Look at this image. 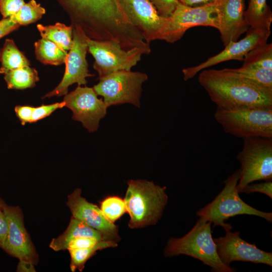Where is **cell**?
<instances>
[{
    "label": "cell",
    "mask_w": 272,
    "mask_h": 272,
    "mask_svg": "<svg viewBox=\"0 0 272 272\" xmlns=\"http://www.w3.org/2000/svg\"><path fill=\"white\" fill-rule=\"evenodd\" d=\"M5 80L8 89H25L32 88L39 80L35 69L25 66L11 71L5 74Z\"/></svg>",
    "instance_id": "cell-24"
},
{
    "label": "cell",
    "mask_w": 272,
    "mask_h": 272,
    "mask_svg": "<svg viewBox=\"0 0 272 272\" xmlns=\"http://www.w3.org/2000/svg\"><path fill=\"white\" fill-rule=\"evenodd\" d=\"M243 142L237 156L241 165L238 191L254 181L272 180V139L250 138Z\"/></svg>",
    "instance_id": "cell-7"
},
{
    "label": "cell",
    "mask_w": 272,
    "mask_h": 272,
    "mask_svg": "<svg viewBox=\"0 0 272 272\" xmlns=\"http://www.w3.org/2000/svg\"><path fill=\"white\" fill-rule=\"evenodd\" d=\"M240 169L236 170L224 181L223 190L214 199L199 209L196 215L206 221L214 223V227L220 226L225 231L232 229L225 221L240 215L256 216L271 223L272 213L258 210L244 202L237 190Z\"/></svg>",
    "instance_id": "cell-5"
},
{
    "label": "cell",
    "mask_w": 272,
    "mask_h": 272,
    "mask_svg": "<svg viewBox=\"0 0 272 272\" xmlns=\"http://www.w3.org/2000/svg\"><path fill=\"white\" fill-rule=\"evenodd\" d=\"M75 21L90 38L116 42L129 50L150 48L130 22L119 0H65Z\"/></svg>",
    "instance_id": "cell-1"
},
{
    "label": "cell",
    "mask_w": 272,
    "mask_h": 272,
    "mask_svg": "<svg viewBox=\"0 0 272 272\" xmlns=\"http://www.w3.org/2000/svg\"><path fill=\"white\" fill-rule=\"evenodd\" d=\"M65 107L63 101L49 105L42 104L40 106L34 107L31 122H35L50 115L57 109Z\"/></svg>",
    "instance_id": "cell-30"
},
{
    "label": "cell",
    "mask_w": 272,
    "mask_h": 272,
    "mask_svg": "<svg viewBox=\"0 0 272 272\" xmlns=\"http://www.w3.org/2000/svg\"><path fill=\"white\" fill-rule=\"evenodd\" d=\"M66 205L73 217L97 230L104 240L116 243L120 240L118 227L104 216L99 208L81 196V189H76L68 196Z\"/></svg>",
    "instance_id": "cell-17"
},
{
    "label": "cell",
    "mask_w": 272,
    "mask_h": 272,
    "mask_svg": "<svg viewBox=\"0 0 272 272\" xmlns=\"http://www.w3.org/2000/svg\"><path fill=\"white\" fill-rule=\"evenodd\" d=\"M1 49H0V54H1Z\"/></svg>",
    "instance_id": "cell-41"
},
{
    "label": "cell",
    "mask_w": 272,
    "mask_h": 272,
    "mask_svg": "<svg viewBox=\"0 0 272 272\" xmlns=\"http://www.w3.org/2000/svg\"><path fill=\"white\" fill-rule=\"evenodd\" d=\"M244 0H220L218 12V28L225 46L237 41L249 26L245 17Z\"/></svg>",
    "instance_id": "cell-18"
},
{
    "label": "cell",
    "mask_w": 272,
    "mask_h": 272,
    "mask_svg": "<svg viewBox=\"0 0 272 272\" xmlns=\"http://www.w3.org/2000/svg\"><path fill=\"white\" fill-rule=\"evenodd\" d=\"M220 0L200 7H192L178 3L158 40L173 43L183 36L189 29L196 26H209L218 29V12Z\"/></svg>",
    "instance_id": "cell-9"
},
{
    "label": "cell",
    "mask_w": 272,
    "mask_h": 272,
    "mask_svg": "<svg viewBox=\"0 0 272 272\" xmlns=\"http://www.w3.org/2000/svg\"><path fill=\"white\" fill-rule=\"evenodd\" d=\"M34 47L37 59L44 64L58 65L65 62L67 51L47 39L38 40Z\"/></svg>",
    "instance_id": "cell-22"
},
{
    "label": "cell",
    "mask_w": 272,
    "mask_h": 272,
    "mask_svg": "<svg viewBox=\"0 0 272 272\" xmlns=\"http://www.w3.org/2000/svg\"><path fill=\"white\" fill-rule=\"evenodd\" d=\"M19 26L11 21L9 18L3 19L0 21V39L17 30Z\"/></svg>",
    "instance_id": "cell-36"
},
{
    "label": "cell",
    "mask_w": 272,
    "mask_h": 272,
    "mask_svg": "<svg viewBox=\"0 0 272 272\" xmlns=\"http://www.w3.org/2000/svg\"><path fill=\"white\" fill-rule=\"evenodd\" d=\"M218 0H179V2L187 6L195 7L213 3Z\"/></svg>",
    "instance_id": "cell-38"
},
{
    "label": "cell",
    "mask_w": 272,
    "mask_h": 272,
    "mask_svg": "<svg viewBox=\"0 0 272 272\" xmlns=\"http://www.w3.org/2000/svg\"><path fill=\"white\" fill-rule=\"evenodd\" d=\"M239 193L251 194L253 192H260L272 198V181H264L256 184L249 183L238 191Z\"/></svg>",
    "instance_id": "cell-31"
},
{
    "label": "cell",
    "mask_w": 272,
    "mask_h": 272,
    "mask_svg": "<svg viewBox=\"0 0 272 272\" xmlns=\"http://www.w3.org/2000/svg\"><path fill=\"white\" fill-rule=\"evenodd\" d=\"M216 121L226 133L243 139H272V107L224 109L217 108Z\"/></svg>",
    "instance_id": "cell-6"
},
{
    "label": "cell",
    "mask_w": 272,
    "mask_h": 272,
    "mask_svg": "<svg viewBox=\"0 0 272 272\" xmlns=\"http://www.w3.org/2000/svg\"><path fill=\"white\" fill-rule=\"evenodd\" d=\"M211 224V222L199 218L184 236L170 238L164 249V256L186 255L200 260L212 271H235L234 268L226 266L220 259L212 236Z\"/></svg>",
    "instance_id": "cell-4"
},
{
    "label": "cell",
    "mask_w": 272,
    "mask_h": 272,
    "mask_svg": "<svg viewBox=\"0 0 272 272\" xmlns=\"http://www.w3.org/2000/svg\"><path fill=\"white\" fill-rule=\"evenodd\" d=\"M3 210L7 220L8 230L1 248L19 259L35 263L37 255L25 228L21 210L18 207L6 205Z\"/></svg>",
    "instance_id": "cell-15"
},
{
    "label": "cell",
    "mask_w": 272,
    "mask_h": 272,
    "mask_svg": "<svg viewBox=\"0 0 272 272\" xmlns=\"http://www.w3.org/2000/svg\"><path fill=\"white\" fill-rule=\"evenodd\" d=\"M6 204L4 203V202L2 200V199L0 198V208H3L4 206Z\"/></svg>",
    "instance_id": "cell-40"
},
{
    "label": "cell",
    "mask_w": 272,
    "mask_h": 272,
    "mask_svg": "<svg viewBox=\"0 0 272 272\" xmlns=\"http://www.w3.org/2000/svg\"><path fill=\"white\" fill-rule=\"evenodd\" d=\"M131 23L143 34L145 41L150 44L158 40L168 18L160 15L149 0H119Z\"/></svg>",
    "instance_id": "cell-16"
},
{
    "label": "cell",
    "mask_w": 272,
    "mask_h": 272,
    "mask_svg": "<svg viewBox=\"0 0 272 272\" xmlns=\"http://www.w3.org/2000/svg\"><path fill=\"white\" fill-rule=\"evenodd\" d=\"M0 74H5L8 72L25 66L30 63L27 58L21 52L12 39L6 40L1 51Z\"/></svg>",
    "instance_id": "cell-23"
},
{
    "label": "cell",
    "mask_w": 272,
    "mask_h": 272,
    "mask_svg": "<svg viewBox=\"0 0 272 272\" xmlns=\"http://www.w3.org/2000/svg\"><path fill=\"white\" fill-rule=\"evenodd\" d=\"M0 208V247H2L7 235L8 224L7 218L3 211Z\"/></svg>",
    "instance_id": "cell-37"
},
{
    "label": "cell",
    "mask_w": 272,
    "mask_h": 272,
    "mask_svg": "<svg viewBox=\"0 0 272 272\" xmlns=\"http://www.w3.org/2000/svg\"><path fill=\"white\" fill-rule=\"evenodd\" d=\"M156 8L159 14L168 18L174 11L179 0H149Z\"/></svg>",
    "instance_id": "cell-33"
},
{
    "label": "cell",
    "mask_w": 272,
    "mask_h": 272,
    "mask_svg": "<svg viewBox=\"0 0 272 272\" xmlns=\"http://www.w3.org/2000/svg\"><path fill=\"white\" fill-rule=\"evenodd\" d=\"M198 82L218 108L272 107V89L240 76L232 69L203 70Z\"/></svg>",
    "instance_id": "cell-2"
},
{
    "label": "cell",
    "mask_w": 272,
    "mask_h": 272,
    "mask_svg": "<svg viewBox=\"0 0 272 272\" xmlns=\"http://www.w3.org/2000/svg\"><path fill=\"white\" fill-rule=\"evenodd\" d=\"M127 185L124 200L130 216L128 227L134 229L155 225L168 202L166 187L145 179L130 180Z\"/></svg>",
    "instance_id": "cell-3"
},
{
    "label": "cell",
    "mask_w": 272,
    "mask_h": 272,
    "mask_svg": "<svg viewBox=\"0 0 272 272\" xmlns=\"http://www.w3.org/2000/svg\"><path fill=\"white\" fill-rule=\"evenodd\" d=\"M100 241H101L95 238H77L73 239L68 242L65 246V250L90 248L95 246Z\"/></svg>",
    "instance_id": "cell-34"
},
{
    "label": "cell",
    "mask_w": 272,
    "mask_h": 272,
    "mask_svg": "<svg viewBox=\"0 0 272 272\" xmlns=\"http://www.w3.org/2000/svg\"><path fill=\"white\" fill-rule=\"evenodd\" d=\"M244 17L250 28L270 30L272 13L266 0H250Z\"/></svg>",
    "instance_id": "cell-20"
},
{
    "label": "cell",
    "mask_w": 272,
    "mask_h": 272,
    "mask_svg": "<svg viewBox=\"0 0 272 272\" xmlns=\"http://www.w3.org/2000/svg\"><path fill=\"white\" fill-rule=\"evenodd\" d=\"M63 101L65 107L73 112V119L81 122L90 132L97 130L108 108L103 99L98 98L93 88L86 86H78L65 95Z\"/></svg>",
    "instance_id": "cell-12"
},
{
    "label": "cell",
    "mask_w": 272,
    "mask_h": 272,
    "mask_svg": "<svg viewBox=\"0 0 272 272\" xmlns=\"http://www.w3.org/2000/svg\"><path fill=\"white\" fill-rule=\"evenodd\" d=\"M99 79V83L93 88L108 107L125 103L140 107L142 85L148 80L147 74L123 70Z\"/></svg>",
    "instance_id": "cell-8"
},
{
    "label": "cell",
    "mask_w": 272,
    "mask_h": 272,
    "mask_svg": "<svg viewBox=\"0 0 272 272\" xmlns=\"http://www.w3.org/2000/svg\"><path fill=\"white\" fill-rule=\"evenodd\" d=\"M88 51L95 61L93 68L99 78L119 71H131L144 54L150 52L144 48L123 49L119 44L111 40H96L87 37Z\"/></svg>",
    "instance_id": "cell-10"
},
{
    "label": "cell",
    "mask_w": 272,
    "mask_h": 272,
    "mask_svg": "<svg viewBox=\"0 0 272 272\" xmlns=\"http://www.w3.org/2000/svg\"><path fill=\"white\" fill-rule=\"evenodd\" d=\"M232 70L243 77L272 89V70L251 65Z\"/></svg>",
    "instance_id": "cell-28"
},
{
    "label": "cell",
    "mask_w": 272,
    "mask_h": 272,
    "mask_svg": "<svg viewBox=\"0 0 272 272\" xmlns=\"http://www.w3.org/2000/svg\"><path fill=\"white\" fill-rule=\"evenodd\" d=\"M87 36L81 27L75 25L73 31V42L65 62V70L58 85L43 98L61 96L67 94L70 86L77 83L85 85L86 78L94 76L89 73L86 59L88 51Z\"/></svg>",
    "instance_id": "cell-11"
},
{
    "label": "cell",
    "mask_w": 272,
    "mask_h": 272,
    "mask_svg": "<svg viewBox=\"0 0 272 272\" xmlns=\"http://www.w3.org/2000/svg\"><path fill=\"white\" fill-rule=\"evenodd\" d=\"M34 107L18 105L15 107L17 116L22 125L31 122Z\"/></svg>",
    "instance_id": "cell-35"
},
{
    "label": "cell",
    "mask_w": 272,
    "mask_h": 272,
    "mask_svg": "<svg viewBox=\"0 0 272 272\" xmlns=\"http://www.w3.org/2000/svg\"><path fill=\"white\" fill-rule=\"evenodd\" d=\"M100 209L104 216L113 223L126 212L124 199L116 196L104 198L100 203Z\"/></svg>",
    "instance_id": "cell-29"
},
{
    "label": "cell",
    "mask_w": 272,
    "mask_h": 272,
    "mask_svg": "<svg viewBox=\"0 0 272 272\" xmlns=\"http://www.w3.org/2000/svg\"><path fill=\"white\" fill-rule=\"evenodd\" d=\"M33 263L31 262L26 261L23 259H19L17 266L18 271L30 272L35 271V268Z\"/></svg>",
    "instance_id": "cell-39"
},
{
    "label": "cell",
    "mask_w": 272,
    "mask_h": 272,
    "mask_svg": "<svg viewBox=\"0 0 272 272\" xmlns=\"http://www.w3.org/2000/svg\"><path fill=\"white\" fill-rule=\"evenodd\" d=\"M45 13V10L35 0L25 3L20 9L10 20L19 25H26L41 19Z\"/></svg>",
    "instance_id": "cell-27"
},
{
    "label": "cell",
    "mask_w": 272,
    "mask_h": 272,
    "mask_svg": "<svg viewBox=\"0 0 272 272\" xmlns=\"http://www.w3.org/2000/svg\"><path fill=\"white\" fill-rule=\"evenodd\" d=\"M25 3L24 0H0V12L3 19L15 15Z\"/></svg>",
    "instance_id": "cell-32"
},
{
    "label": "cell",
    "mask_w": 272,
    "mask_h": 272,
    "mask_svg": "<svg viewBox=\"0 0 272 272\" xmlns=\"http://www.w3.org/2000/svg\"><path fill=\"white\" fill-rule=\"evenodd\" d=\"M80 237H91L100 241L104 240L99 232L72 216L65 231L57 238H53L49 246L56 251L64 250L69 241Z\"/></svg>",
    "instance_id": "cell-19"
},
{
    "label": "cell",
    "mask_w": 272,
    "mask_h": 272,
    "mask_svg": "<svg viewBox=\"0 0 272 272\" xmlns=\"http://www.w3.org/2000/svg\"><path fill=\"white\" fill-rule=\"evenodd\" d=\"M37 27L42 38L52 41L65 51H69L73 42V26L56 23L49 26L38 24Z\"/></svg>",
    "instance_id": "cell-21"
},
{
    "label": "cell",
    "mask_w": 272,
    "mask_h": 272,
    "mask_svg": "<svg viewBox=\"0 0 272 272\" xmlns=\"http://www.w3.org/2000/svg\"><path fill=\"white\" fill-rule=\"evenodd\" d=\"M117 246L116 242L102 240L92 247L68 249L71 256L70 269L71 271H75L77 269L80 271H82L86 261L97 251L107 248L115 247Z\"/></svg>",
    "instance_id": "cell-25"
},
{
    "label": "cell",
    "mask_w": 272,
    "mask_h": 272,
    "mask_svg": "<svg viewBox=\"0 0 272 272\" xmlns=\"http://www.w3.org/2000/svg\"><path fill=\"white\" fill-rule=\"evenodd\" d=\"M270 34V30L253 29L249 28L246 36L239 41L230 42L219 53L209 58L197 65L182 70L183 79L187 81L198 73L219 63L230 60H243L245 55L251 50L266 43Z\"/></svg>",
    "instance_id": "cell-14"
},
{
    "label": "cell",
    "mask_w": 272,
    "mask_h": 272,
    "mask_svg": "<svg viewBox=\"0 0 272 272\" xmlns=\"http://www.w3.org/2000/svg\"><path fill=\"white\" fill-rule=\"evenodd\" d=\"M242 66H254L272 70V44L264 43L248 52Z\"/></svg>",
    "instance_id": "cell-26"
},
{
    "label": "cell",
    "mask_w": 272,
    "mask_h": 272,
    "mask_svg": "<svg viewBox=\"0 0 272 272\" xmlns=\"http://www.w3.org/2000/svg\"><path fill=\"white\" fill-rule=\"evenodd\" d=\"M224 236L213 238L218 255L222 262L230 267L232 262L240 261L272 266V253L257 248L240 237L239 232L226 230Z\"/></svg>",
    "instance_id": "cell-13"
}]
</instances>
